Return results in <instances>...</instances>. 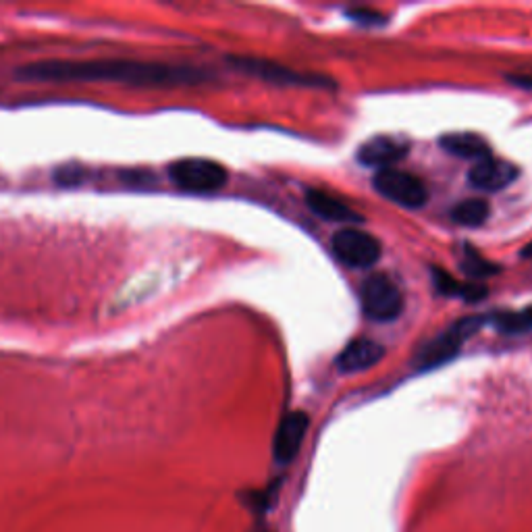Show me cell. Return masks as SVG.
Returning <instances> with one entry per match:
<instances>
[{
  "mask_svg": "<svg viewBox=\"0 0 532 532\" xmlns=\"http://www.w3.org/2000/svg\"><path fill=\"white\" fill-rule=\"evenodd\" d=\"M25 82H111L136 88H179L196 86L206 79L204 71L194 67H177L165 63H144L131 59H94V61H65L50 59L23 65L17 71Z\"/></svg>",
  "mask_w": 532,
  "mask_h": 532,
  "instance_id": "1",
  "label": "cell"
},
{
  "mask_svg": "<svg viewBox=\"0 0 532 532\" xmlns=\"http://www.w3.org/2000/svg\"><path fill=\"white\" fill-rule=\"evenodd\" d=\"M483 325H487L485 316H470V318H464V321L456 323L454 327H449L445 333H441L439 337H435L429 343L422 345L416 358H414V368L416 370H431V368L443 366L449 360H454L460 354L464 341L470 335H474Z\"/></svg>",
  "mask_w": 532,
  "mask_h": 532,
  "instance_id": "2",
  "label": "cell"
},
{
  "mask_svg": "<svg viewBox=\"0 0 532 532\" xmlns=\"http://www.w3.org/2000/svg\"><path fill=\"white\" fill-rule=\"evenodd\" d=\"M169 179L183 192L210 194L223 188L229 173L223 165L208 158H181L169 167Z\"/></svg>",
  "mask_w": 532,
  "mask_h": 532,
  "instance_id": "3",
  "label": "cell"
},
{
  "mask_svg": "<svg viewBox=\"0 0 532 532\" xmlns=\"http://www.w3.org/2000/svg\"><path fill=\"white\" fill-rule=\"evenodd\" d=\"M360 304L370 321L391 323L404 310V296L391 277L375 273L360 287Z\"/></svg>",
  "mask_w": 532,
  "mask_h": 532,
  "instance_id": "4",
  "label": "cell"
},
{
  "mask_svg": "<svg viewBox=\"0 0 532 532\" xmlns=\"http://www.w3.org/2000/svg\"><path fill=\"white\" fill-rule=\"evenodd\" d=\"M229 63L254 77L264 79V82H271L275 86H300V88H331L333 82L323 75H306L291 71L283 65L271 63V61H262V59H250V57H231Z\"/></svg>",
  "mask_w": 532,
  "mask_h": 532,
  "instance_id": "5",
  "label": "cell"
},
{
  "mask_svg": "<svg viewBox=\"0 0 532 532\" xmlns=\"http://www.w3.org/2000/svg\"><path fill=\"white\" fill-rule=\"evenodd\" d=\"M331 248L337 260H341L345 266H352V269H368L381 258L379 239L358 229H341L335 233Z\"/></svg>",
  "mask_w": 532,
  "mask_h": 532,
  "instance_id": "6",
  "label": "cell"
},
{
  "mask_svg": "<svg viewBox=\"0 0 532 532\" xmlns=\"http://www.w3.org/2000/svg\"><path fill=\"white\" fill-rule=\"evenodd\" d=\"M372 185H375V190L383 198L404 208H420L427 204L429 198L427 188H424V183L418 177L399 169L377 171L375 179H372Z\"/></svg>",
  "mask_w": 532,
  "mask_h": 532,
  "instance_id": "7",
  "label": "cell"
},
{
  "mask_svg": "<svg viewBox=\"0 0 532 532\" xmlns=\"http://www.w3.org/2000/svg\"><path fill=\"white\" fill-rule=\"evenodd\" d=\"M310 427V418L304 412H289L281 422L273 441V456L279 464L294 462L300 454L304 437Z\"/></svg>",
  "mask_w": 532,
  "mask_h": 532,
  "instance_id": "8",
  "label": "cell"
},
{
  "mask_svg": "<svg viewBox=\"0 0 532 532\" xmlns=\"http://www.w3.org/2000/svg\"><path fill=\"white\" fill-rule=\"evenodd\" d=\"M520 171L516 165L508 161H499V158H485V161L474 163V167L468 173L470 185H474L476 190L483 192H499L505 190L508 185H512L518 179Z\"/></svg>",
  "mask_w": 532,
  "mask_h": 532,
  "instance_id": "9",
  "label": "cell"
},
{
  "mask_svg": "<svg viewBox=\"0 0 532 532\" xmlns=\"http://www.w3.org/2000/svg\"><path fill=\"white\" fill-rule=\"evenodd\" d=\"M408 152H410L408 142H404L402 138L377 136L360 146L358 161L364 167H377L379 171H383V169H393L395 163L404 161Z\"/></svg>",
  "mask_w": 532,
  "mask_h": 532,
  "instance_id": "10",
  "label": "cell"
},
{
  "mask_svg": "<svg viewBox=\"0 0 532 532\" xmlns=\"http://www.w3.org/2000/svg\"><path fill=\"white\" fill-rule=\"evenodd\" d=\"M383 356H385V350L381 343L362 337V339L352 341L348 348L337 356L335 366L339 372H343V375H354V372H362V370L377 366L383 360Z\"/></svg>",
  "mask_w": 532,
  "mask_h": 532,
  "instance_id": "11",
  "label": "cell"
},
{
  "mask_svg": "<svg viewBox=\"0 0 532 532\" xmlns=\"http://www.w3.org/2000/svg\"><path fill=\"white\" fill-rule=\"evenodd\" d=\"M439 146L451 154V156H458V158H466V161H485V158L491 156V148L487 144V140L483 136H478V133L472 131H460V133H447L439 140Z\"/></svg>",
  "mask_w": 532,
  "mask_h": 532,
  "instance_id": "12",
  "label": "cell"
},
{
  "mask_svg": "<svg viewBox=\"0 0 532 532\" xmlns=\"http://www.w3.org/2000/svg\"><path fill=\"white\" fill-rule=\"evenodd\" d=\"M306 202L316 217L327 219V221H335V223H360V221H364L362 215H358L354 208H350L348 204L333 198L331 194H327L323 190H308Z\"/></svg>",
  "mask_w": 532,
  "mask_h": 532,
  "instance_id": "13",
  "label": "cell"
},
{
  "mask_svg": "<svg viewBox=\"0 0 532 532\" xmlns=\"http://www.w3.org/2000/svg\"><path fill=\"white\" fill-rule=\"evenodd\" d=\"M433 273V285L441 296H460L466 302H481L487 296V287L481 283H460L451 277L443 269H435Z\"/></svg>",
  "mask_w": 532,
  "mask_h": 532,
  "instance_id": "14",
  "label": "cell"
},
{
  "mask_svg": "<svg viewBox=\"0 0 532 532\" xmlns=\"http://www.w3.org/2000/svg\"><path fill=\"white\" fill-rule=\"evenodd\" d=\"M460 266H462V271L472 279H487V277H493L501 271L499 264L487 260L481 252L468 246V244H464Z\"/></svg>",
  "mask_w": 532,
  "mask_h": 532,
  "instance_id": "15",
  "label": "cell"
},
{
  "mask_svg": "<svg viewBox=\"0 0 532 532\" xmlns=\"http://www.w3.org/2000/svg\"><path fill=\"white\" fill-rule=\"evenodd\" d=\"M451 219L464 227H478L489 219V204L478 198H468L451 210Z\"/></svg>",
  "mask_w": 532,
  "mask_h": 532,
  "instance_id": "16",
  "label": "cell"
},
{
  "mask_svg": "<svg viewBox=\"0 0 532 532\" xmlns=\"http://www.w3.org/2000/svg\"><path fill=\"white\" fill-rule=\"evenodd\" d=\"M487 323L505 335H518V333L528 331L522 312H499V314L489 316Z\"/></svg>",
  "mask_w": 532,
  "mask_h": 532,
  "instance_id": "17",
  "label": "cell"
},
{
  "mask_svg": "<svg viewBox=\"0 0 532 532\" xmlns=\"http://www.w3.org/2000/svg\"><path fill=\"white\" fill-rule=\"evenodd\" d=\"M345 17H350L356 23L368 25V28H375V25L385 23V17L372 9H350V11H345Z\"/></svg>",
  "mask_w": 532,
  "mask_h": 532,
  "instance_id": "18",
  "label": "cell"
},
{
  "mask_svg": "<svg viewBox=\"0 0 532 532\" xmlns=\"http://www.w3.org/2000/svg\"><path fill=\"white\" fill-rule=\"evenodd\" d=\"M84 169H79V167H63L55 173V181L57 185H79V183H84Z\"/></svg>",
  "mask_w": 532,
  "mask_h": 532,
  "instance_id": "19",
  "label": "cell"
},
{
  "mask_svg": "<svg viewBox=\"0 0 532 532\" xmlns=\"http://www.w3.org/2000/svg\"><path fill=\"white\" fill-rule=\"evenodd\" d=\"M522 316H524V323H526V329H532V306L522 310Z\"/></svg>",
  "mask_w": 532,
  "mask_h": 532,
  "instance_id": "20",
  "label": "cell"
},
{
  "mask_svg": "<svg viewBox=\"0 0 532 532\" xmlns=\"http://www.w3.org/2000/svg\"><path fill=\"white\" fill-rule=\"evenodd\" d=\"M520 256H522V258H532V242H530L528 246H524V248H522Z\"/></svg>",
  "mask_w": 532,
  "mask_h": 532,
  "instance_id": "21",
  "label": "cell"
}]
</instances>
